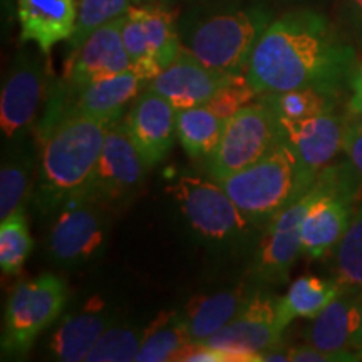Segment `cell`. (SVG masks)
<instances>
[{
    "instance_id": "1",
    "label": "cell",
    "mask_w": 362,
    "mask_h": 362,
    "mask_svg": "<svg viewBox=\"0 0 362 362\" xmlns=\"http://www.w3.org/2000/svg\"><path fill=\"white\" fill-rule=\"evenodd\" d=\"M356 52L329 21L312 11L284 13L260 35L247 78L257 96L314 88L336 96L354 72Z\"/></svg>"
},
{
    "instance_id": "2",
    "label": "cell",
    "mask_w": 362,
    "mask_h": 362,
    "mask_svg": "<svg viewBox=\"0 0 362 362\" xmlns=\"http://www.w3.org/2000/svg\"><path fill=\"white\" fill-rule=\"evenodd\" d=\"M110 126L94 117L66 116L37 134L35 203L44 215L88 197Z\"/></svg>"
},
{
    "instance_id": "3",
    "label": "cell",
    "mask_w": 362,
    "mask_h": 362,
    "mask_svg": "<svg viewBox=\"0 0 362 362\" xmlns=\"http://www.w3.org/2000/svg\"><path fill=\"white\" fill-rule=\"evenodd\" d=\"M272 22L262 6H197L180 21L181 47L202 64L223 74H247L252 52Z\"/></svg>"
},
{
    "instance_id": "4",
    "label": "cell",
    "mask_w": 362,
    "mask_h": 362,
    "mask_svg": "<svg viewBox=\"0 0 362 362\" xmlns=\"http://www.w3.org/2000/svg\"><path fill=\"white\" fill-rule=\"evenodd\" d=\"M218 183L253 226H265L279 211L312 188L305 183L297 158L285 141L252 166Z\"/></svg>"
},
{
    "instance_id": "5",
    "label": "cell",
    "mask_w": 362,
    "mask_h": 362,
    "mask_svg": "<svg viewBox=\"0 0 362 362\" xmlns=\"http://www.w3.org/2000/svg\"><path fill=\"white\" fill-rule=\"evenodd\" d=\"M315 183L319 193L302 223V253L309 259H324L336 250L351 223L362 198V181L347 160L329 165Z\"/></svg>"
},
{
    "instance_id": "6",
    "label": "cell",
    "mask_w": 362,
    "mask_h": 362,
    "mask_svg": "<svg viewBox=\"0 0 362 362\" xmlns=\"http://www.w3.org/2000/svg\"><path fill=\"white\" fill-rule=\"evenodd\" d=\"M67 297L66 282L54 274H42L17 285L4 315L2 356L24 357L40 334L59 319Z\"/></svg>"
},
{
    "instance_id": "7",
    "label": "cell",
    "mask_w": 362,
    "mask_h": 362,
    "mask_svg": "<svg viewBox=\"0 0 362 362\" xmlns=\"http://www.w3.org/2000/svg\"><path fill=\"white\" fill-rule=\"evenodd\" d=\"M284 141L282 126L264 103H253L226 119L221 138L210 156L206 170L220 181L248 168Z\"/></svg>"
},
{
    "instance_id": "8",
    "label": "cell",
    "mask_w": 362,
    "mask_h": 362,
    "mask_svg": "<svg viewBox=\"0 0 362 362\" xmlns=\"http://www.w3.org/2000/svg\"><path fill=\"white\" fill-rule=\"evenodd\" d=\"M146 81L133 69L116 76L93 81L76 90H64L59 83L52 84L45 104L42 119L37 124V134L66 116H86L115 124L123 117L129 103L141 94Z\"/></svg>"
},
{
    "instance_id": "9",
    "label": "cell",
    "mask_w": 362,
    "mask_h": 362,
    "mask_svg": "<svg viewBox=\"0 0 362 362\" xmlns=\"http://www.w3.org/2000/svg\"><path fill=\"white\" fill-rule=\"evenodd\" d=\"M168 192L194 232L208 240L237 242L253 226L218 181L180 176Z\"/></svg>"
},
{
    "instance_id": "10",
    "label": "cell",
    "mask_w": 362,
    "mask_h": 362,
    "mask_svg": "<svg viewBox=\"0 0 362 362\" xmlns=\"http://www.w3.org/2000/svg\"><path fill=\"white\" fill-rule=\"evenodd\" d=\"M52 84L42 59L27 49L19 51L0 96V128L8 146L25 143L33 133L40 104L47 101Z\"/></svg>"
},
{
    "instance_id": "11",
    "label": "cell",
    "mask_w": 362,
    "mask_h": 362,
    "mask_svg": "<svg viewBox=\"0 0 362 362\" xmlns=\"http://www.w3.org/2000/svg\"><path fill=\"white\" fill-rule=\"evenodd\" d=\"M279 298L264 291H253L242 310L205 342L221 351L230 362H257L259 354L284 342L285 327L277 312Z\"/></svg>"
},
{
    "instance_id": "12",
    "label": "cell",
    "mask_w": 362,
    "mask_h": 362,
    "mask_svg": "<svg viewBox=\"0 0 362 362\" xmlns=\"http://www.w3.org/2000/svg\"><path fill=\"white\" fill-rule=\"evenodd\" d=\"M317 193L319 188L314 183L264 226L259 250L252 264V279L255 282L267 285L287 282L293 264L302 253V223Z\"/></svg>"
},
{
    "instance_id": "13",
    "label": "cell",
    "mask_w": 362,
    "mask_h": 362,
    "mask_svg": "<svg viewBox=\"0 0 362 362\" xmlns=\"http://www.w3.org/2000/svg\"><path fill=\"white\" fill-rule=\"evenodd\" d=\"M149 166L131 138L126 117L110 126L88 197L104 205L128 202L139 192Z\"/></svg>"
},
{
    "instance_id": "14",
    "label": "cell",
    "mask_w": 362,
    "mask_h": 362,
    "mask_svg": "<svg viewBox=\"0 0 362 362\" xmlns=\"http://www.w3.org/2000/svg\"><path fill=\"white\" fill-rule=\"evenodd\" d=\"M103 205L96 198L83 197L57 211L47 235V252L56 264H84L101 250L106 238Z\"/></svg>"
},
{
    "instance_id": "15",
    "label": "cell",
    "mask_w": 362,
    "mask_h": 362,
    "mask_svg": "<svg viewBox=\"0 0 362 362\" xmlns=\"http://www.w3.org/2000/svg\"><path fill=\"white\" fill-rule=\"evenodd\" d=\"M124 16L99 27L76 51L67 52L64 71L57 81L64 90H76L93 81L131 69L123 44Z\"/></svg>"
},
{
    "instance_id": "16",
    "label": "cell",
    "mask_w": 362,
    "mask_h": 362,
    "mask_svg": "<svg viewBox=\"0 0 362 362\" xmlns=\"http://www.w3.org/2000/svg\"><path fill=\"white\" fill-rule=\"evenodd\" d=\"M346 123L332 111L304 119H280L284 141L296 155L305 183L314 185L317 176L342 151Z\"/></svg>"
},
{
    "instance_id": "17",
    "label": "cell",
    "mask_w": 362,
    "mask_h": 362,
    "mask_svg": "<svg viewBox=\"0 0 362 362\" xmlns=\"http://www.w3.org/2000/svg\"><path fill=\"white\" fill-rule=\"evenodd\" d=\"M126 123L149 168L165 160L176 136V110L168 99L146 88L133 101Z\"/></svg>"
},
{
    "instance_id": "18",
    "label": "cell",
    "mask_w": 362,
    "mask_h": 362,
    "mask_svg": "<svg viewBox=\"0 0 362 362\" xmlns=\"http://www.w3.org/2000/svg\"><path fill=\"white\" fill-rule=\"evenodd\" d=\"M233 74L214 71L202 64L193 54L181 47L171 64L149 81V89L156 90L173 104L176 111L205 106L215 93Z\"/></svg>"
},
{
    "instance_id": "19",
    "label": "cell",
    "mask_w": 362,
    "mask_h": 362,
    "mask_svg": "<svg viewBox=\"0 0 362 362\" xmlns=\"http://www.w3.org/2000/svg\"><path fill=\"white\" fill-rule=\"evenodd\" d=\"M361 293L342 288L341 293L312 319L307 330V344L336 356L339 362L361 361L356 351L361 320Z\"/></svg>"
},
{
    "instance_id": "20",
    "label": "cell",
    "mask_w": 362,
    "mask_h": 362,
    "mask_svg": "<svg viewBox=\"0 0 362 362\" xmlns=\"http://www.w3.org/2000/svg\"><path fill=\"white\" fill-rule=\"evenodd\" d=\"M76 16V0H19L21 40L34 42L44 56H49L54 45L69 40L74 33Z\"/></svg>"
},
{
    "instance_id": "21",
    "label": "cell",
    "mask_w": 362,
    "mask_h": 362,
    "mask_svg": "<svg viewBox=\"0 0 362 362\" xmlns=\"http://www.w3.org/2000/svg\"><path fill=\"white\" fill-rule=\"evenodd\" d=\"M116 322L115 315L104 310L103 302L89 304L78 314L66 317L49 339V354L54 361L79 362L93 349L106 329Z\"/></svg>"
},
{
    "instance_id": "22",
    "label": "cell",
    "mask_w": 362,
    "mask_h": 362,
    "mask_svg": "<svg viewBox=\"0 0 362 362\" xmlns=\"http://www.w3.org/2000/svg\"><path fill=\"white\" fill-rule=\"evenodd\" d=\"M252 292L250 288L238 287L233 291L192 298L185 310L181 312L192 342L205 344L208 339L223 329L242 310Z\"/></svg>"
},
{
    "instance_id": "23",
    "label": "cell",
    "mask_w": 362,
    "mask_h": 362,
    "mask_svg": "<svg viewBox=\"0 0 362 362\" xmlns=\"http://www.w3.org/2000/svg\"><path fill=\"white\" fill-rule=\"evenodd\" d=\"M35 156L25 144L8 146L0 168V220L16 211H25L34 193Z\"/></svg>"
},
{
    "instance_id": "24",
    "label": "cell",
    "mask_w": 362,
    "mask_h": 362,
    "mask_svg": "<svg viewBox=\"0 0 362 362\" xmlns=\"http://www.w3.org/2000/svg\"><path fill=\"white\" fill-rule=\"evenodd\" d=\"M342 287L336 279H320L314 275L297 279L287 293L279 298L277 312L285 329L296 319H314L341 293Z\"/></svg>"
},
{
    "instance_id": "25",
    "label": "cell",
    "mask_w": 362,
    "mask_h": 362,
    "mask_svg": "<svg viewBox=\"0 0 362 362\" xmlns=\"http://www.w3.org/2000/svg\"><path fill=\"white\" fill-rule=\"evenodd\" d=\"M129 16L139 21L158 64L166 69L181 51L180 24L176 13L166 2H151L143 6H131Z\"/></svg>"
},
{
    "instance_id": "26",
    "label": "cell",
    "mask_w": 362,
    "mask_h": 362,
    "mask_svg": "<svg viewBox=\"0 0 362 362\" xmlns=\"http://www.w3.org/2000/svg\"><path fill=\"white\" fill-rule=\"evenodd\" d=\"M226 119L206 106L176 111V139L189 158H206L218 144Z\"/></svg>"
},
{
    "instance_id": "27",
    "label": "cell",
    "mask_w": 362,
    "mask_h": 362,
    "mask_svg": "<svg viewBox=\"0 0 362 362\" xmlns=\"http://www.w3.org/2000/svg\"><path fill=\"white\" fill-rule=\"evenodd\" d=\"M188 336L181 312H163L144 330V339L138 354V362L175 361L181 349L188 346Z\"/></svg>"
},
{
    "instance_id": "28",
    "label": "cell",
    "mask_w": 362,
    "mask_h": 362,
    "mask_svg": "<svg viewBox=\"0 0 362 362\" xmlns=\"http://www.w3.org/2000/svg\"><path fill=\"white\" fill-rule=\"evenodd\" d=\"M260 101L277 115L279 119H304L334 110L336 96L314 88H298L282 93H265Z\"/></svg>"
},
{
    "instance_id": "29",
    "label": "cell",
    "mask_w": 362,
    "mask_h": 362,
    "mask_svg": "<svg viewBox=\"0 0 362 362\" xmlns=\"http://www.w3.org/2000/svg\"><path fill=\"white\" fill-rule=\"evenodd\" d=\"M336 280L342 288L362 292V198L336 247Z\"/></svg>"
},
{
    "instance_id": "30",
    "label": "cell",
    "mask_w": 362,
    "mask_h": 362,
    "mask_svg": "<svg viewBox=\"0 0 362 362\" xmlns=\"http://www.w3.org/2000/svg\"><path fill=\"white\" fill-rule=\"evenodd\" d=\"M33 247L25 211H16L0 220V269L4 275L21 274Z\"/></svg>"
},
{
    "instance_id": "31",
    "label": "cell",
    "mask_w": 362,
    "mask_h": 362,
    "mask_svg": "<svg viewBox=\"0 0 362 362\" xmlns=\"http://www.w3.org/2000/svg\"><path fill=\"white\" fill-rule=\"evenodd\" d=\"M146 327L133 324H112L103 332L86 356L88 362H131L138 361Z\"/></svg>"
},
{
    "instance_id": "32",
    "label": "cell",
    "mask_w": 362,
    "mask_h": 362,
    "mask_svg": "<svg viewBox=\"0 0 362 362\" xmlns=\"http://www.w3.org/2000/svg\"><path fill=\"white\" fill-rule=\"evenodd\" d=\"M76 4H78V16H76L74 33L67 40V52L76 51L99 27L126 16V12L133 6L131 0H76Z\"/></svg>"
},
{
    "instance_id": "33",
    "label": "cell",
    "mask_w": 362,
    "mask_h": 362,
    "mask_svg": "<svg viewBox=\"0 0 362 362\" xmlns=\"http://www.w3.org/2000/svg\"><path fill=\"white\" fill-rule=\"evenodd\" d=\"M121 34H123L124 49L129 56L131 69H133L143 81L155 79L163 69L161 66L158 64L155 54H153V49L148 42L143 25L139 24L138 19L129 16L128 12H126L124 16L123 30H121Z\"/></svg>"
},
{
    "instance_id": "34",
    "label": "cell",
    "mask_w": 362,
    "mask_h": 362,
    "mask_svg": "<svg viewBox=\"0 0 362 362\" xmlns=\"http://www.w3.org/2000/svg\"><path fill=\"white\" fill-rule=\"evenodd\" d=\"M253 98H257V93L248 81L247 74H233L216 90L215 96L205 106L218 116L228 119L242 107L252 104Z\"/></svg>"
},
{
    "instance_id": "35",
    "label": "cell",
    "mask_w": 362,
    "mask_h": 362,
    "mask_svg": "<svg viewBox=\"0 0 362 362\" xmlns=\"http://www.w3.org/2000/svg\"><path fill=\"white\" fill-rule=\"evenodd\" d=\"M342 151L347 156V160L351 161V165L354 166V170L362 181V129L349 123V121L346 123Z\"/></svg>"
},
{
    "instance_id": "36",
    "label": "cell",
    "mask_w": 362,
    "mask_h": 362,
    "mask_svg": "<svg viewBox=\"0 0 362 362\" xmlns=\"http://www.w3.org/2000/svg\"><path fill=\"white\" fill-rule=\"evenodd\" d=\"M291 361L292 362H339L336 356L317 349V347L310 346V344L291 347Z\"/></svg>"
},
{
    "instance_id": "37",
    "label": "cell",
    "mask_w": 362,
    "mask_h": 362,
    "mask_svg": "<svg viewBox=\"0 0 362 362\" xmlns=\"http://www.w3.org/2000/svg\"><path fill=\"white\" fill-rule=\"evenodd\" d=\"M351 88L352 96L349 99V116L362 112V64L352 72Z\"/></svg>"
},
{
    "instance_id": "38",
    "label": "cell",
    "mask_w": 362,
    "mask_h": 362,
    "mask_svg": "<svg viewBox=\"0 0 362 362\" xmlns=\"http://www.w3.org/2000/svg\"><path fill=\"white\" fill-rule=\"evenodd\" d=\"M291 361V347H287L285 344H279V346L272 347L269 351H264L259 354L257 362H287Z\"/></svg>"
},
{
    "instance_id": "39",
    "label": "cell",
    "mask_w": 362,
    "mask_h": 362,
    "mask_svg": "<svg viewBox=\"0 0 362 362\" xmlns=\"http://www.w3.org/2000/svg\"><path fill=\"white\" fill-rule=\"evenodd\" d=\"M359 314H361V320H359V334H357V342H356V351L359 354L361 361H362V293H361V304H359Z\"/></svg>"
},
{
    "instance_id": "40",
    "label": "cell",
    "mask_w": 362,
    "mask_h": 362,
    "mask_svg": "<svg viewBox=\"0 0 362 362\" xmlns=\"http://www.w3.org/2000/svg\"><path fill=\"white\" fill-rule=\"evenodd\" d=\"M193 6H206V4H230L235 0H189Z\"/></svg>"
},
{
    "instance_id": "41",
    "label": "cell",
    "mask_w": 362,
    "mask_h": 362,
    "mask_svg": "<svg viewBox=\"0 0 362 362\" xmlns=\"http://www.w3.org/2000/svg\"><path fill=\"white\" fill-rule=\"evenodd\" d=\"M349 123H352L354 126H357V128L362 129V112H359V115H352L349 116Z\"/></svg>"
},
{
    "instance_id": "42",
    "label": "cell",
    "mask_w": 362,
    "mask_h": 362,
    "mask_svg": "<svg viewBox=\"0 0 362 362\" xmlns=\"http://www.w3.org/2000/svg\"><path fill=\"white\" fill-rule=\"evenodd\" d=\"M352 4H354L357 19L362 22V0H352Z\"/></svg>"
},
{
    "instance_id": "43",
    "label": "cell",
    "mask_w": 362,
    "mask_h": 362,
    "mask_svg": "<svg viewBox=\"0 0 362 362\" xmlns=\"http://www.w3.org/2000/svg\"><path fill=\"white\" fill-rule=\"evenodd\" d=\"M133 6H143V4H151V2H160V0H131Z\"/></svg>"
},
{
    "instance_id": "44",
    "label": "cell",
    "mask_w": 362,
    "mask_h": 362,
    "mask_svg": "<svg viewBox=\"0 0 362 362\" xmlns=\"http://www.w3.org/2000/svg\"><path fill=\"white\" fill-rule=\"evenodd\" d=\"M161 2H166V4H170V2H175V0H161Z\"/></svg>"
}]
</instances>
